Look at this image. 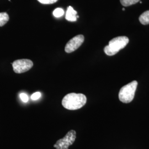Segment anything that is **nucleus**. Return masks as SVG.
<instances>
[{"mask_svg": "<svg viewBox=\"0 0 149 149\" xmlns=\"http://www.w3.org/2000/svg\"><path fill=\"white\" fill-rule=\"evenodd\" d=\"M139 21L143 24L147 25L149 24V10L145 11L139 17Z\"/></svg>", "mask_w": 149, "mask_h": 149, "instance_id": "nucleus-8", "label": "nucleus"}, {"mask_svg": "<svg viewBox=\"0 0 149 149\" xmlns=\"http://www.w3.org/2000/svg\"><path fill=\"white\" fill-rule=\"evenodd\" d=\"M122 10H123V11H124V10H125V8H123Z\"/></svg>", "mask_w": 149, "mask_h": 149, "instance_id": "nucleus-15", "label": "nucleus"}, {"mask_svg": "<svg viewBox=\"0 0 149 149\" xmlns=\"http://www.w3.org/2000/svg\"><path fill=\"white\" fill-rule=\"evenodd\" d=\"M40 3L44 5H50L56 2L58 0H37Z\"/></svg>", "mask_w": 149, "mask_h": 149, "instance_id": "nucleus-12", "label": "nucleus"}, {"mask_svg": "<svg viewBox=\"0 0 149 149\" xmlns=\"http://www.w3.org/2000/svg\"><path fill=\"white\" fill-rule=\"evenodd\" d=\"M41 97V93L39 92H37L34 93H33L31 96V99L32 100L36 101L38 100Z\"/></svg>", "mask_w": 149, "mask_h": 149, "instance_id": "nucleus-13", "label": "nucleus"}, {"mask_svg": "<svg viewBox=\"0 0 149 149\" xmlns=\"http://www.w3.org/2000/svg\"><path fill=\"white\" fill-rule=\"evenodd\" d=\"M19 97H20L22 101L23 102L26 103L29 100L28 96H27V94H26L24 93H21L20 95H19Z\"/></svg>", "mask_w": 149, "mask_h": 149, "instance_id": "nucleus-14", "label": "nucleus"}, {"mask_svg": "<svg viewBox=\"0 0 149 149\" xmlns=\"http://www.w3.org/2000/svg\"><path fill=\"white\" fill-rule=\"evenodd\" d=\"M76 138V133L74 130H70L63 138L58 140L54 144L56 149H69V146L74 144Z\"/></svg>", "mask_w": 149, "mask_h": 149, "instance_id": "nucleus-4", "label": "nucleus"}, {"mask_svg": "<svg viewBox=\"0 0 149 149\" xmlns=\"http://www.w3.org/2000/svg\"><path fill=\"white\" fill-rule=\"evenodd\" d=\"M138 82L133 81L126 85L124 86L120 90L119 98L124 103H129L133 100L135 93L137 88Z\"/></svg>", "mask_w": 149, "mask_h": 149, "instance_id": "nucleus-3", "label": "nucleus"}, {"mask_svg": "<svg viewBox=\"0 0 149 149\" xmlns=\"http://www.w3.org/2000/svg\"><path fill=\"white\" fill-rule=\"evenodd\" d=\"M84 40V36L81 34L77 35L72 38L66 44L65 48V51L67 53H71L72 52H74L83 44Z\"/></svg>", "mask_w": 149, "mask_h": 149, "instance_id": "nucleus-6", "label": "nucleus"}, {"mask_svg": "<svg viewBox=\"0 0 149 149\" xmlns=\"http://www.w3.org/2000/svg\"><path fill=\"white\" fill-rule=\"evenodd\" d=\"M77 12L71 7L69 6L68 7L65 18L67 21L70 22H75L77 21V18H79V16H77Z\"/></svg>", "mask_w": 149, "mask_h": 149, "instance_id": "nucleus-7", "label": "nucleus"}, {"mask_svg": "<svg viewBox=\"0 0 149 149\" xmlns=\"http://www.w3.org/2000/svg\"><path fill=\"white\" fill-rule=\"evenodd\" d=\"M120 3L123 6L127 7L133 5L139 2L140 0H120Z\"/></svg>", "mask_w": 149, "mask_h": 149, "instance_id": "nucleus-10", "label": "nucleus"}, {"mask_svg": "<svg viewBox=\"0 0 149 149\" xmlns=\"http://www.w3.org/2000/svg\"><path fill=\"white\" fill-rule=\"evenodd\" d=\"M9 16L6 12L0 13V27L3 26L9 21Z\"/></svg>", "mask_w": 149, "mask_h": 149, "instance_id": "nucleus-9", "label": "nucleus"}, {"mask_svg": "<svg viewBox=\"0 0 149 149\" xmlns=\"http://www.w3.org/2000/svg\"><path fill=\"white\" fill-rule=\"evenodd\" d=\"M129 42L127 37L120 36L112 39L109 44L105 47L104 52L108 56H113L118 53L119 50L125 48Z\"/></svg>", "mask_w": 149, "mask_h": 149, "instance_id": "nucleus-2", "label": "nucleus"}, {"mask_svg": "<svg viewBox=\"0 0 149 149\" xmlns=\"http://www.w3.org/2000/svg\"><path fill=\"white\" fill-rule=\"evenodd\" d=\"M87 98L82 93H71L64 97L62 101V105L69 110H77L85 105Z\"/></svg>", "mask_w": 149, "mask_h": 149, "instance_id": "nucleus-1", "label": "nucleus"}, {"mask_svg": "<svg viewBox=\"0 0 149 149\" xmlns=\"http://www.w3.org/2000/svg\"><path fill=\"white\" fill-rule=\"evenodd\" d=\"M33 66V63L29 59H19L12 63L13 69L17 74L27 72Z\"/></svg>", "mask_w": 149, "mask_h": 149, "instance_id": "nucleus-5", "label": "nucleus"}, {"mask_svg": "<svg viewBox=\"0 0 149 149\" xmlns=\"http://www.w3.org/2000/svg\"><path fill=\"white\" fill-rule=\"evenodd\" d=\"M64 14V10L61 8H57L53 11V15L56 18H59L63 16Z\"/></svg>", "mask_w": 149, "mask_h": 149, "instance_id": "nucleus-11", "label": "nucleus"}]
</instances>
